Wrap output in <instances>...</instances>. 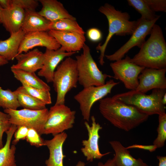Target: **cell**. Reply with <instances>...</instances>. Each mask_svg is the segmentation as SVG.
<instances>
[{"instance_id": "cell-1", "label": "cell", "mask_w": 166, "mask_h": 166, "mask_svg": "<svg viewBox=\"0 0 166 166\" xmlns=\"http://www.w3.org/2000/svg\"><path fill=\"white\" fill-rule=\"evenodd\" d=\"M102 115L115 127L128 132L146 121L149 116L135 107L124 104L113 97L99 101Z\"/></svg>"}, {"instance_id": "cell-2", "label": "cell", "mask_w": 166, "mask_h": 166, "mask_svg": "<svg viewBox=\"0 0 166 166\" xmlns=\"http://www.w3.org/2000/svg\"><path fill=\"white\" fill-rule=\"evenodd\" d=\"M150 36L130 61L144 68L160 69L166 68V43L162 30L155 24Z\"/></svg>"}, {"instance_id": "cell-3", "label": "cell", "mask_w": 166, "mask_h": 166, "mask_svg": "<svg viewBox=\"0 0 166 166\" xmlns=\"http://www.w3.org/2000/svg\"><path fill=\"white\" fill-rule=\"evenodd\" d=\"M99 11L106 17L109 24V32L103 44H99L96 49L100 52L99 62L103 66L104 64L105 52L110 40L114 35L124 36L131 35L137 24V21H130L128 13L117 10L112 5L105 3L100 7Z\"/></svg>"}, {"instance_id": "cell-4", "label": "cell", "mask_w": 166, "mask_h": 166, "mask_svg": "<svg viewBox=\"0 0 166 166\" xmlns=\"http://www.w3.org/2000/svg\"><path fill=\"white\" fill-rule=\"evenodd\" d=\"M166 89H154L149 95L134 90L118 94L112 97L126 104L132 106L148 115L165 114V105L162 101Z\"/></svg>"}, {"instance_id": "cell-5", "label": "cell", "mask_w": 166, "mask_h": 166, "mask_svg": "<svg viewBox=\"0 0 166 166\" xmlns=\"http://www.w3.org/2000/svg\"><path fill=\"white\" fill-rule=\"evenodd\" d=\"M78 82L76 61L70 57H66L58 65L54 73L52 82L57 94L55 104H65L67 93L77 87Z\"/></svg>"}, {"instance_id": "cell-6", "label": "cell", "mask_w": 166, "mask_h": 166, "mask_svg": "<svg viewBox=\"0 0 166 166\" xmlns=\"http://www.w3.org/2000/svg\"><path fill=\"white\" fill-rule=\"evenodd\" d=\"M82 49V53L76 56L79 84L83 88L104 85L107 77H113L100 70L87 45L85 44Z\"/></svg>"}, {"instance_id": "cell-7", "label": "cell", "mask_w": 166, "mask_h": 166, "mask_svg": "<svg viewBox=\"0 0 166 166\" xmlns=\"http://www.w3.org/2000/svg\"><path fill=\"white\" fill-rule=\"evenodd\" d=\"M76 113L65 104H55L49 110L40 135L51 134L54 136L71 128L75 123Z\"/></svg>"}, {"instance_id": "cell-8", "label": "cell", "mask_w": 166, "mask_h": 166, "mask_svg": "<svg viewBox=\"0 0 166 166\" xmlns=\"http://www.w3.org/2000/svg\"><path fill=\"white\" fill-rule=\"evenodd\" d=\"M119 83L110 79L102 85L83 88L74 96V99L79 104L84 120L88 122L89 121L91 109L93 104L110 93L113 88Z\"/></svg>"}, {"instance_id": "cell-9", "label": "cell", "mask_w": 166, "mask_h": 166, "mask_svg": "<svg viewBox=\"0 0 166 166\" xmlns=\"http://www.w3.org/2000/svg\"><path fill=\"white\" fill-rule=\"evenodd\" d=\"M4 112L9 115L11 124L34 128L41 135L47 118L49 110L46 108L38 110L7 109H4Z\"/></svg>"}, {"instance_id": "cell-10", "label": "cell", "mask_w": 166, "mask_h": 166, "mask_svg": "<svg viewBox=\"0 0 166 166\" xmlns=\"http://www.w3.org/2000/svg\"><path fill=\"white\" fill-rule=\"evenodd\" d=\"M160 17V15H158L151 21H147L141 18L139 19L137 26L128 41L113 53L105 55V57L110 61H116L122 59L132 48L137 46L140 48L145 42L146 37L150 34L154 25Z\"/></svg>"}, {"instance_id": "cell-11", "label": "cell", "mask_w": 166, "mask_h": 166, "mask_svg": "<svg viewBox=\"0 0 166 166\" xmlns=\"http://www.w3.org/2000/svg\"><path fill=\"white\" fill-rule=\"evenodd\" d=\"M129 57L113 62L110 66L113 71V77L122 81L125 88L130 90H135L139 84L138 77L145 68L132 62Z\"/></svg>"}, {"instance_id": "cell-12", "label": "cell", "mask_w": 166, "mask_h": 166, "mask_svg": "<svg viewBox=\"0 0 166 166\" xmlns=\"http://www.w3.org/2000/svg\"><path fill=\"white\" fill-rule=\"evenodd\" d=\"M91 119L92 121L91 126L88 122L85 121L84 122L88 132V138L87 140H82V144L83 147L81 148V150L86 157L87 160L92 162L94 159H100L110 152L102 154L100 151L98 143L100 136L99 132L102 127L99 123L96 122L94 116H92Z\"/></svg>"}, {"instance_id": "cell-13", "label": "cell", "mask_w": 166, "mask_h": 166, "mask_svg": "<svg viewBox=\"0 0 166 166\" xmlns=\"http://www.w3.org/2000/svg\"><path fill=\"white\" fill-rule=\"evenodd\" d=\"M166 68H144L139 75L138 85L135 91L145 93L154 89H166Z\"/></svg>"}, {"instance_id": "cell-14", "label": "cell", "mask_w": 166, "mask_h": 166, "mask_svg": "<svg viewBox=\"0 0 166 166\" xmlns=\"http://www.w3.org/2000/svg\"><path fill=\"white\" fill-rule=\"evenodd\" d=\"M37 46L44 47L46 49L54 50H57L61 47L56 40L48 32L38 31L29 33L24 35L17 55L27 52Z\"/></svg>"}, {"instance_id": "cell-15", "label": "cell", "mask_w": 166, "mask_h": 166, "mask_svg": "<svg viewBox=\"0 0 166 166\" xmlns=\"http://www.w3.org/2000/svg\"><path fill=\"white\" fill-rule=\"evenodd\" d=\"M75 53L65 52L60 48L56 50L46 49L42 67L38 72V75L44 77L48 83L52 82L54 73L59 63Z\"/></svg>"}, {"instance_id": "cell-16", "label": "cell", "mask_w": 166, "mask_h": 166, "mask_svg": "<svg viewBox=\"0 0 166 166\" xmlns=\"http://www.w3.org/2000/svg\"><path fill=\"white\" fill-rule=\"evenodd\" d=\"M48 32L60 45V48L65 52L76 53L82 49L85 44L84 34L52 30Z\"/></svg>"}, {"instance_id": "cell-17", "label": "cell", "mask_w": 166, "mask_h": 166, "mask_svg": "<svg viewBox=\"0 0 166 166\" xmlns=\"http://www.w3.org/2000/svg\"><path fill=\"white\" fill-rule=\"evenodd\" d=\"M17 63L11 67V69H18L35 73L41 69L44 60V53L38 49L18 55L15 58Z\"/></svg>"}, {"instance_id": "cell-18", "label": "cell", "mask_w": 166, "mask_h": 166, "mask_svg": "<svg viewBox=\"0 0 166 166\" xmlns=\"http://www.w3.org/2000/svg\"><path fill=\"white\" fill-rule=\"evenodd\" d=\"M68 135L65 132L53 136L50 140H45L49 151V157L45 161L46 166H64L63 146Z\"/></svg>"}, {"instance_id": "cell-19", "label": "cell", "mask_w": 166, "mask_h": 166, "mask_svg": "<svg viewBox=\"0 0 166 166\" xmlns=\"http://www.w3.org/2000/svg\"><path fill=\"white\" fill-rule=\"evenodd\" d=\"M38 1L42 7L38 13L50 22L66 18L76 20L59 1L57 0H39Z\"/></svg>"}, {"instance_id": "cell-20", "label": "cell", "mask_w": 166, "mask_h": 166, "mask_svg": "<svg viewBox=\"0 0 166 166\" xmlns=\"http://www.w3.org/2000/svg\"><path fill=\"white\" fill-rule=\"evenodd\" d=\"M25 11L19 7L12 6L7 9H2L1 22L10 34L21 30L25 16Z\"/></svg>"}, {"instance_id": "cell-21", "label": "cell", "mask_w": 166, "mask_h": 166, "mask_svg": "<svg viewBox=\"0 0 166 166\" xmlns=\"http://www.w3.org/2000/svg\"><path fill=\"white\" fill-rule=\"evenodd\" d=\"M109 143L115 152L113 159L116 166H149L141 159L134 158L119 141L113 140Z\"/></svg>"}, {"instance_id": "cell-22", "label": "cell", "mask_w": 166, "mask_h": 166, "mask_svg": "<svg viewBox=\"0 0 166 166\" xmlns=\"http://www.w3.org/2000/svg\"><path fill=\"white\" fill-rule=\"evenodd\" d=\"M50 23L35 10H26L21 29L25 34L48 31Z\"/></svg>"}, {"instance_id": "cell-23", "label": "cell", "mask_w": 166, "mask_h": 166, "mask_svg": "<svg viewBox=\"0 0 166 166\" xmlns=\"http://www.w3.org/2000/svg\"><path fill=\"white\" fill-rule=\"evenodd\" d=\"M25 33L21 29L10 34L6 40H0V56L8 61L13 60L17 55L21 42Z\"/></svg>"}, {"instance_id": "cell-24", "label": "cell", "mask_w": 166, "mask_h": 166, "mask_svg": "<svg viewBox=\"0 0 166 166\" xmlns=\"http://www.w3.org/2000/svg\"><path fill=\"white\" fill-rule=\"evenodd\" d=\"M17 127L16 125L12 124L10 128L5 132L6 141L0 149V166H16L15 156L16 148L15 145L10 144Z\"/></svg>"}, {"instance_id": "cell-25", "label": "cell", "mask_w": 166, "mask_h": 166, "mask_svg": "<svg viewBox=\"0 0 166 166\" xmlns=\"http://www.w3.org/2000/svg\"><path fill=\"white\" fill-rule=\"evenodd\" d=\"M15 78L20 81L22 85L50 91V87L39 78L35 73L20 70L11 69Z\"/></svg>"}, {"instance_id": "cell-26", "label": "cell", "mask_w": 166, "mask_h": 166, "mask_svg": "<svg viewBox=\"0 0 166 166\" xmlns=\"http://www.w3.org/2000/svg\"><path fill=\"white\" fill-rule=\"evenodd\" d=\"M14 92L20 107L34 110L46 108V104L27 93L22 86L18 87Z\"/></svg>"}, {"instance_id": "cell-27", "label": "cell", "mask_w": 166, "mask_h": 166, "mask_svg": "<svg viewBox=\"0 0 166 166\" xmlns=\"http://www.w3.org/2000/svg\"><path fill=\"white\" fill-rule=\"evenodd\" d=\"M75 32L84 34L85 32L76 21L70 18H64L50 22L49 30Z\"/></svg>"}, {"instance_id": "cell-28", "label": "cell", "mask_w": 166, "mask_h": 166, "mask_svg": "<svg viewBox=\"0 0 166 166\" xmlns=\"http://www.w3.org/2000/svg\"><path fill=\"white\" fill-rule=\"evenodd\" d=\"M20 107L14 91L9 89L4 90L0 86V107L4 109L16 110Z\"/></svg>"}, {"instance_id": "cell-29", "label": "cell", "mask_w": 166, "mask_h": 166, "mask_svg": "<svg viewBox=\"0 0 166 166\" xmlns=\"http://www.w3.org/2000/svg\"><path fill=\"white\" fill-rule=\"evenodd\" d=\"M127 1L130 6L134 8L141 14V18L143 19L151 21L158 16L151 10L144 0H128Z\"/></svg>"}, {"instance_id": "cell-30", "label": "cell", "mask_w": 166, "mask_h": 166, "mask_svg": "<svg viewBox=\"0 0 166 166\" xmlns=\"http://www.w3.org/2000/svg\"><path fill=\"white\" fill-rule=\"evenodd\" d=\"M158 120L159 125L157 129L158 134L153 142V145L157 148L163 147L166 140V114L159 115Z\"/></svg>"}, {"instance_id": "cell-31", "label": "cell", "mask_w": 166, "mask_h": 166, "mask_svg": "<svg viewBox=\"0 0 166 166\" xmlns=\"http://www.w3.org/2000/svg\"><path fill=\"white\" fill-rule=\"evenodd\" d=\"M25 91L36 99L43 102L46 105L52 103L50 91L28 86H22Z\"/></svg>"}, {"instance_id": "cell-32", "label": "cell", "mask_w": 166, "mask_h": 166, "mask_svg": "<svg viewBox=\"0 0 166 166\" xmlns=\"http://www.w3.org/2000/svg\"><path fill=\"white\" fill-rule=\"evenodd\" d=\"M26 140L31 145L37 147L45 145V140L36 130L33 128H29Z\"/></svg>"}, {"instance_id": "cell-33", "label": "cell", "mask_w": 166, "mask_h": 166, "mask_svg": "<svg viewBox=\"0 0 166 166\" xmlns=\"http://www.w3.org/2000/svg\"><path fill=\"white\" fill-rule=\"evenodd\" d=\"M39 5L35 0H11V6H15L25 11L35 10Z\"/></svg>"}, {"instance_id": "cell-34", "label": "cell", "mask_w": 166, "mask_h": 166, "mask_svg": "<svg viewBox=\"0 0 166 166\" xmlns=\"http://www.w3.org/2000/svg\"><path fill=\"white\" fill-rule=\"evenodd\" d=\"M11 125L9 115L0 111V149L4 146L2 142L3 134L10 128Z\"/></svg>"}, {"instance_id": "cell-35", "label": "cell", "mask_w": 166, "mask_h": 166, "mask_svg": "<svg viewBox=\"0 0 166 166\" xmlns=\"http://www.w3.org/2000/svg\"><path fill=\"white\" fill-rule=\"evenodd\" d=\"M151 10L155 12H166V0H144Z\"/></svg>"}, {"instance_id": "cell-36", "label": "cell", "mask_w": 166, "mask_h": 166, "mask_svg": "<svg viewBox=\"0 0 166 166\" xmlns=\"http://www.w3.org/2000/svg\"><path fill=\"white\" fill-rule=\"evenodd\" d=\"M14 135V139L12 141V144L16 145L20 140L26 139L29 130V128L24 126H17Z\"/></svg>"}, {"instance_id": "cell-37", "label": "cell", "mask_w": 166, "mask_h": 166, "mask_svg": "<svg viewBox=\"0 0 166 166\" xmlns=\"http://www.w3.org/2000/svg\"><path fill=\"white\" fill-rule=\"evenodd\" d=\"M87 35L90 41L94 42L100 41L102 36L101 31L99 29L95 28L89 29L87 31Z\"/></svg>"}, {"instance_id": "cell-38", "label": "cell", "mask_w": 166, "mask_h": 166, "mask_svg": "<svg viewBox=\"0 0 166 166\" xmlns=\"http://www.w3.org/2000/svg\"><path fill=\"white\" fill-rule=\"evenodd\" d=\"M126 148L127 149L131 148H138L148 150L151 152L154 151L157 148L153 144L146 145L135 144Z\"/></svg>"}, {"instance_id": "cell-39", "label": "cell", "mask_w": 166, "mask_h": 166, "mask_svg": "<svg viewBox=\"0 0 166 166\" xmlns=\"http://www.w3.org/2000/svg\"><path fill=\"white\" fill-rule=\"evenodd\" d=\"M0 6L3 9H7L11 7V0H0Z\"/></svg>"}, {"instance_id": "cell-40", "label": "cell", "mask_w": 166, "mask_h": 166, "mask_svg": "<svg viewBox=\"0 0 166 166\" xmlns=\"http://www.w3.org/2000/svg\"><path fill=\"white\" fill-rule=\"evenodd\" d=\"M98 166H116V165L113 158L108 160L104 164L101 162H99L98 163Z\"/></svg>"}, {"instance_id": "cell-41", "label": "cell", "mask_w": 166, "mask_h": 166, "mask_svg": "<svg viewBox=\"0 0 166 166\" xmlns=\"http://www.w3.org/2000/svg\"><path fill=\"white\" fill-rule=\"evenodd\" d=\"M157 159L159 161L158 166H166V157L157 156Z\"/></svg>"}, {"instance_id": "cell-42", "label": "cell", "mask_w": 166, "mask_h": 166, "mask_svg": "<svg viewBox=\"0 0 166 166\" xmlns=\"http://www.w3.org/2000/svg\"><path fill=\"white\" fill-rule=\"evenodd\" d=\"M8 62V61L3 57L0 56V66L7 64Z\"/></svg>"}, {"instance_id": "cell-43", "label": "cell", "mask_w": 166, "mask_h": 166, "mask_svg": "<svg viewBox=\"0 0 166 166\" xmlns=\"http://www.w3.org/2000/svg\"><path fill=\"white\" fill-rule=\"evenodd\" d=\"M162 101L163 104L165 105L166 104V93H165L162 98Z\"/></svg>"}, {"instance_id": "cell-44", "label": "cell", "mask_w": 166, "mask_h": 166, "mask_svg": "<svg viewBox=\"0 0 166 166\" xmlns=\"http://www.w3.org/2000/svg\"><path fill=\"white\" fill-rule=\"evenodd\" d=\"M85 164L84 162L80 161L77 162L76 166H85Z\"/></svg>"}, {"instance_id": "cell-45", "label": "cell", "mask_w": 166, "mask_h": 166, "mask_svg": "<svg viewBox=\"0 0 166 166\" xmlns=\"http://www.w3.org/2000/svg\"><path fill=\"white\" fill-rule=\"evenodd\" d=\"M2 8L0 6V24H2L1 22V15Z\"/></svg>"}]
</instances>
